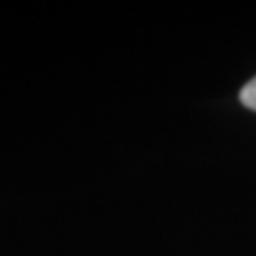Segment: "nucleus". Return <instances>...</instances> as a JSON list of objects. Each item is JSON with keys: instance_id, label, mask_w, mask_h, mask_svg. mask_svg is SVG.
I'll return each mask as SVG.
<instances>
[{"instance_id": "nucleus-1", "label": "nucleus", "mask_w": 256, "mask_h": 256, "mask_svg": "<svg viewBox=\"0 0 256 256\" xmlns=\"http://www.w3.org/2000/svg\"><path fill=\"white\" fill-rule=\"evenodd\" d=\"M239 99H241V102H243L247 108L256 112V76L250 82L245 84V88L239 93Z\"/></svg>"}]
</instances>
